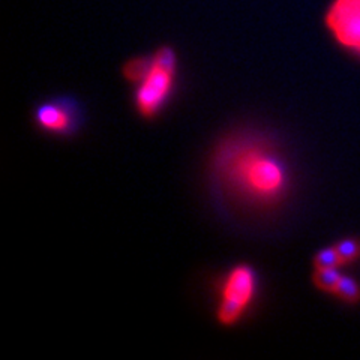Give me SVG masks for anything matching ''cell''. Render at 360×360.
Returning a JSON list of instances; mask_svg holds the SVG:
<instances>
[{"label": "cell", "mask_w": 360, "mask_h": 360, "mask_svg": "<svg viewBox=\"0 0 360 360\" xmlns=\"http://www.w3.org/2000/svg\"><path fill=\"white\" fill-rule=\"evenodd\" d=\"M213 172L233 197L252 206H274L287 191V170L275 146L252 135L225 140L213 158Z\"/></svg>", "instance_id": "6da1fadb"}, {"label": "cell", "mask_w": 360, "mask_h": 360, "mask_svg": "<svg viewBox=\"0 0 360 360\" xmlns=\"http://www.w3.org/2000/svg\"><path fill=\"white\" fill-rule=\"evenodd\" d=\"M177 74V56L170 47L152 54V66L135 90V108L144 119H153L170 99Z\"/></svg>", "instance_id": "7a4b0ae2"}, {"label": "cell", "mask_w": 360, "mask_h": 360, "mask_svg": "<svg viewBox=\"0 0 360 360\" xmlns=\"http://www.w3.org/2000/svg\"><path fill=\"white\" fill-rule=\"evenodd\" d=\"M257 292L255 270L248 264L233 267L221 287L217 319L222 326L238 324L252 305Z\"/></svg>", "instance_id": "3957f363"}, {"label": "cell", "mask_w": 360, "mask_h": 360, "mask_svg": "<svg viewBox=\"0 0 360 360\" xmlns=\"http://www.w3.org/2000/svg\"><path fill=\"white\" fill-rule=\"evenodd\" d=\"M324 22L341 47L360 54V0H332Z\"/></svg>", "instance_id": "277c9868"}, {"label": "cell", "mask_w": 360, "mask_h": 360, "mask_svg": "<svg viewBox=\"0 0 360 360\" xmlns=\"http://www.w3.org/2000/svg\"><path fill=\"white\" fill-rule=\"evenodd\" d=\"M33 120L41 131L71 135L80 125V111L70 98H54L39 104L33 112Z\"/></svg>", "instance_id": "5b68a950"}, {"label": "cell", "mask_w": 360, "mask_h": 360, "mask_svg": "<svg viewBox=\"0 0 360 360\" xmlns=\"http://www.w3.org/2000/svg\"><path fill=\"white\" fill-rule=\"evenodd\" d=\"M150 66L152 56H148V58H135L123 66V77H125L129 83L139 86L150 71Z\"/></svg>", "instance_id": "8992f818"}, {"label": "cell", "mask_w": 360, "mask_h": 360, "mask_svg": "<svg viewBox=\"0 0 360 360\" xmlns=\"http://www.w3.org/2000/svg\"><path fill=\"white\" fill-rule=\"evenodd\" d=\"M341 274L338 267H332V269H315L314 274V284L317 285L319 290L324 291V292H335L338 284L341 281Z\"/></svg>", "instance_id": "52a82bcc"}, {"label": "cell", "mask_w": 360, "mask_h": 360, "mask_svg": "<svg viewBox=\"0 0 360 360\" xmlns=\"http://www.w3.org/2000/svg\"><path fill=\"white\" fill-rule=\"evenodd\" d=\"M333 295L345 302H357L360 299V287L352 276L342 275Z\"/></svg>", "instance_id": "ba28073f"}, {"label": "cell", "mask_w": 360, "mask_h": 360, "mask_svg": "<svg viewBox=\"0 0 360 360\" xmlns=\"http://www.w3.org/2000/svg\"><path fill=\"white\" fill-rule=\"evenodd\" d=\"M314 266L315 269H332L342 266V260L340 254H338L336 248H324V250L319 251V254L314 257Z\"/></svg>", "instance_id": "9c48e42d"}, {"label": "cell", "mask_w": 360, "mask_h": 360, "mask_svg": "<svg viewBox=\"0 0 360 360\" xmlns=\"http://www.w3.org/2000/svg\"><path fill=\"white\" fill-rule=\"evenodd\" d=\"M338 254H340L342 264L356 262L360 257V242L356 239H342L335 245Z\"/></svg>", "instance_id": "30bf717a"}]
</instances>
